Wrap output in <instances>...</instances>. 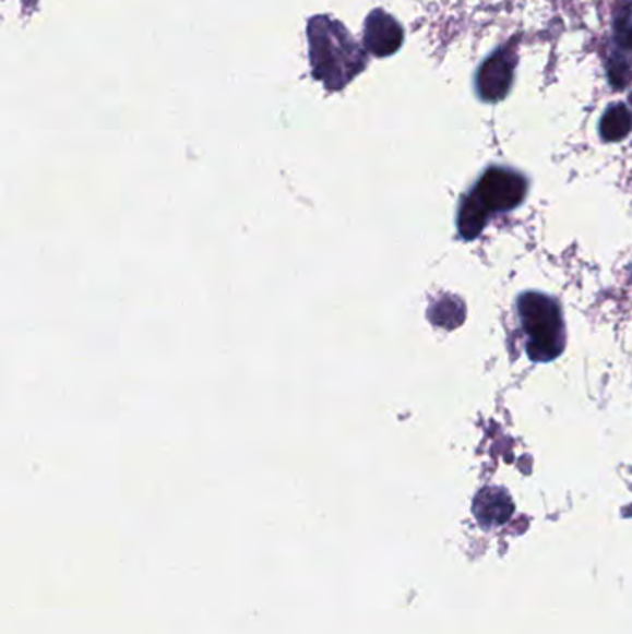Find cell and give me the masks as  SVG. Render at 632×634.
I'll return each instance as SVG.
<instances>
[{"label": "cell", "instance_id": "1", "mask_svg": "<svg viewBox=\"0 0 632 634\" xmlns=\"http://www.w3.org/2000/svg\"><path fill=\"white\" fill-rule=\"evenodd\" d=\"M308 45L313 79L331 92L344 89L368 65V56L347 28L326 15L310 19Z\"/></svg>", "mask_w": 632, "mask_h": 634}, {"label": "cell", "instance_id": "2", "mask_svg": "<svg viewBox=\"0 0 632 634\" xmlns=\"http://www.w3.org/2000/svg\"><path fill=\"white\" fill-rule=\"evenodd\" d=\"M517 314L527 336V355L533 362H551L565 347V326L559 301L528 291L517 297Z\"/></svg>", "mask_w": 632, "mask_h": 634}, {"label": "cell", "instance_id": "3", "mask_svg": "<svg viewBox=\"0 0 632 634\" xmlns=\"http://www.w3.org/2000/svg\"><path fill=\"white\" fill-rule=\"evenodd\" d=\"M527 179L522 172L509 167H490L464 199L479 210L485 219H490L496 212L503 214L517 208L527 195Z\"/></svg>", "mask_w": 632, "mask_h": 634}, {"label": "cell", "instance_id": "4", "mask_svg": "<svg viewBox=\"0 0 632 634\" xmlns=\"http://www.w3.org/2000/svg\"><path fill=\"white\" fill-rule=\"evenodd\" d=\"M517 65L516 41H509L480 65L475 87L486 103H498L509 95Z\"/></svg>", "mask_w": 632, "mask_h": 634}, {"label": "cell", "instance_id": "5", "mask_svg": "<svg viewBox=\"0 0 632 634\" xmlns=\"http://www.w3.org/2000/svg\"><path fill=\"white\" fill-rule=\"evenodd\" d=\"M403 41H405L403 26L390 13L382 10L369 13L363 25V45L371 55L379 58L395 55Z\"/></svg>", "mask_w": 632, "mask_h": 634}, {"label": "cell", "instance_id": "6", "mask_svg": "<svg viewBox=\"0 0 632 634\" xmlns=\"http://www.w3.org/2000/svg\"><path fill=\"white\" fill-rule=\"evenodd\" d=\"M473 514L477 517V524L485 529L501 527L514 514V503L503 488H485L475 498Z\"/></svg>", "mask_w": 632, "mask_h": 634}, {"label": "cell", "instance_id": "7", "mask_svg": "<svg viewBox=\"0 0 632 634\" xmlns=\"http://www.w3.org/2000/svg\"><path fill=\"white\" fill-rule=\"evenodd\" d=\"M632 129V111L625 105H612L603 113L599 134L605 142H621Z\"/></svg>", "mask_w": 632, "mask_h": 634}, {"label": "cell", "instance_id": "8", "mask_svg": "<svg viewBox=\"0 0 632 634\" xmlns=\"http://www.w3.org/2000/svg\"><path fill=\"white\" fill-rule=\"evenodd\" d=\"M464 315L466 309L458 299L453 297H443L440 301L432 302L429 309V318L434 325L443 326V328H454V326L464 323Z\"/></svg>", "mask_w": 632, "mask_h": 634}, {"label": "cell", "instance_id": "9", "mask_svg": "<svg viewBox=\"0 0 632 634\" xmlns=\"http://www.w3.org/2000/svg\"><path fill=\"white\" fill-rule=\"evenodd\" d=\"M615 39L618 47L623 50H632V10L616 13Z\"/></svg>", "mask_w": 632, "mask_h": 634}, {"label": "cell", "instance_id": "10", "mask_svg": "<svg viewBox=\"0 0 632 634\" xmlns=\"http://www.w3.org/2000/svg\"><path fill=\"white\" fill-rule=\"evenodd\" d=\"M608 79L612 82V86L623 89L631 82V63L625 62L621 56H616L612 63L608 65Z\"/></svg>", "mask_w": 632, "mask_h": 634}]
</instances>
